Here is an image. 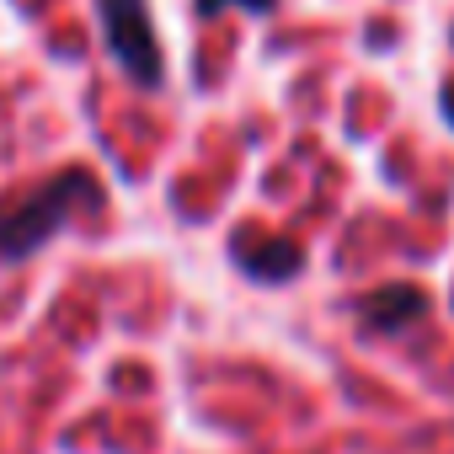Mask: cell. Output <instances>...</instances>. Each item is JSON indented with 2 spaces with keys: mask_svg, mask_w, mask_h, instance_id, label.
Returning <instances> with one entry per match:
<instances>
[{
  "mask_svg": "<svg viewBox=\"0 0 454 454\" xmlns=\"http://www.w3.org/2000/svg\"><path fill=\"white\" fill-rule=\"evenodd\" d=\"M81 203L86 208L102 203V187H97V176L86 166H70V171L49 176L43 187L12 198L6 208H0V257H27V252H38L54 231H65L70 214Z\"/></svg>",
  "mask_w": 454,
  "mask_h": 454,
  "instance_id": "obj_1",
  "label": "cell"
},
{
  "mask_svg": "<svg viewBox=\"0 0 454 454\" xmlns=\"http://www.w3.org/2000/svg\"><path fill=\"white\" fill-rule=\"evenodd\" d=\"M97 6H102V38L123 65V75L134 86H160L166 65H160V43H155L145 0H97Z\"/></svg>",
  "mask_w": 454,
  "mask_h": 454,
  "instance_id": "obj_2",
  "label": "cell"
},
{
  "mask_svg": "<svg viewBox=\"0 0 454 454\" xmlns=\"http://www.w3.org/2000/svg\"><path fill=\"white\" fill-rule=\"evenodd\" d=\"M353 310H358V326H364L369 337H411V332L433 316V300H427L417 284H380V289H369Z\"/></svg>",
  "mask_w": 454,
  "mask_h": 454,
  "instance_id": "obj_3",
  "label": "cell"
},
{
  "mask_svg": "<svg viewBox=\"0 0 454 454\" xmlns=\"http://www.w3.org/2000/svg\"><path fill=\"white\" fill-rule=\"evenodd\" d=\"M236 262L257 284H289V278H300L305 252L284 236H262V241H236Z\"/></svg>",
  "mask_w": 454,
  "mask_h": 454,
  "instance_id": "obj_4",
  "label": "cell"
},
{
  "mask_svg": "<svg viewBox=\"0 0 454 454\" xmlns=\"http://www.w3.org/2000/svg\"><path fill=\"white\" fill-rule=\"evenodd\" d=\"M224 6H247V12H273L278 0H198V12H203V17H214V12H224Z\"/></svg>",
  "mask_w": 454,
  "mask_h": 454,
  "instance_id": "obj_5",
  "label": "cell"
},
{
  "mask_svg": "<svg viewBox=\"0 0 454 454\" xmlns=\"http://www.w3.org/2000/svg\"><path fill=\"white\" fill-rule=\"evenodd\" d=\"M438 107H443V118H449V129H454V81H443V97H438Z\"/></svg>",
  "mask_w": 454,
  "mask_h": 454,
  "instance_id": "obj_6",
  "label": "cell"
}]
</instances>
